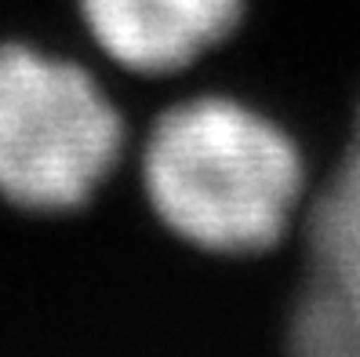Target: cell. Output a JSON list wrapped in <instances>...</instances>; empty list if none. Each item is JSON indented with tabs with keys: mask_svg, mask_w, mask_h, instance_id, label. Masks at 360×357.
Wrapping results in <instances>:
<instances>
[{
	"mask_svg": "<svg viewBox=\"0 0 360 357\" xmlns=\"http://www.w3.org/2000/svg\"><path fill=\"white\" fill-rule=\"evenodd\" d=\"M139 182L167 234L219 259L281 248L309 204V161L299 139L229 92L164 106L142 135Z\"/></svg>",
	"mask_w": 360,
	"mask_h": 357,
	"instance_id": "cell-1",
	"label": "cell"
},
{
	"mask_svg": "<svg viewBox=\"0 0 360 357\" xmlns=\"http://www.w3.org/2000/svg\"><path fill=\"white\" fill-rule=\"evenodd\" d=\"M128 146V120L73 58L0 44V197L26 212H77Z\"/></svg>",
	"mask_w": 360,
	"mask_h": 357,
	"instance_id": "cell-2",
	"label": "cell"
},
{
	"mask_svg": "<svg viewBox=\"0 0 360 357\" xmlns=\"http://www.w3.org/2000/svg\"><path fill=\"white\" fill-rule=\"evenodd\" d=\"M251 0H73L91 44L135 77H179L229 44Z\"/></svg>",
	"mask_w": 360,
	"mask_h": 357,
	"instance_id": "cell-3",
	"label": "cell"
},
{
	"mask_svg": "<svg viewBox=\"0 0 360 357\" xmlns=\"http://www.w3.org/2000/svg\"><path fill=\"white\" fill-rule=\"evenodd\" d=\"M302 230L309 281L324 288V296L360 339V197L321 186L302 212Z\"/></svg>",
	"mask_w": 360,
	"mask_h": 357,
	"instance_id": "cell-4",
	"label": "cell"
},
{
	"mask_svg": "<svg viewBox=\"0 0 360 357\" xmlns=\"http://www.w3.org/2000/svg\"><path fill=\"white\" fill-rule=\"evenodd\" d=\"M328 190H338L346 197H360V99L349 113V135H346V150L331 168V175L321 182Z\"/></svg>",
	"mask_w": 360,
	"mask_h": 357,
	"instance_id": "cell-5",
	"label": "cell"
}]
</instances>
